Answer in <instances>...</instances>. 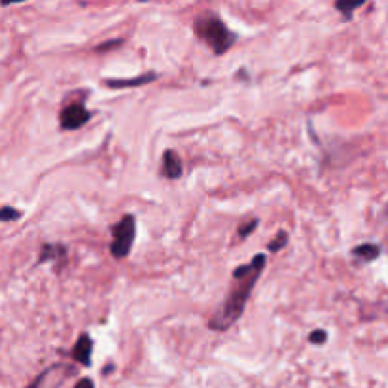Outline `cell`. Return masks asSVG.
<instances>
[{
    "instance_id": "6da1fadb",
    "label": "cell",
    "mask_w": 388,
    "mask_h": 388,
    "mask_svg": "<svg viewBox=\"0 0 388 388\" xmlns=\"http://www.w3.org/2000/svg\"><path fill=\"white\" fill-rule=\"evenodd\" d=\"M265 262H267V258L263 254H258V256H254V260L248 265H241L233 271L235 284L231 288V292L228 293L220 311L210 318V322H208L210 330L226 332L241 318V315L245 313L246 301L252 293V288L256 286L263 267H265Z\"/></svg>"
},
{
    "instance_id": "7a4b0ae2",
    "label": "cell",
    "mask_w": 388,
    "mask_h": 388,
    "mask_svg": "<svg viewBox=\"0 0 388 388\" xmlns=\"http://www.w3.org/2000/svg\"><path fill=\"white\" fill-rule=\"evenodd\" d=\"M193 29L199 38L203 40L216 56L230 51L233 42L237 38L216 14H203L201 17H197L193 23Z\"/></svg>"
},
{
    "instance_id": "3957f363",
    "label": "cell",
    "mask_w": 388,
    "mask_h": 388,
    "mask_svg": "<svg viewBox=\"0 0 388 388\" xmlns=\"http://www.w3.org/2000/svg\"><path fill=\"white\" fill-rule=\"evenodd\" d=\"M135 233L136 220L135 216H131V214H125L119 222L112 226L114 241H112L110 252L116 260H123V258L129 256L131 248H133V243H135Z\"/></svg>"
},
{
    "instance_id": "277c9868",
    "label": "cell",
    "mask_w": 388,
    "mask_h": 388,
    "mask_svg": "<svg viewBox=\"0 0 388 388\" xmlns=\"http://www.w3.org/2000/svg\"><path fill=\"white\" fill-rule=\"evenodd\" d=\"M91 118V112L84 106L82 103H72L69 106H64L63 112H61V127L66 129V131H72V129H80L84 127Z\"/></svg>"
},
{
    "instance_id": "5b68a950",
    "label": "cell",
    "mask_w": 388,
    "mask_h": 388,
    "mask_svg": "<svg viewBox=\"0 0 388 388\" xmlns=\"http://www.w3.org/2000/svg\"><path fill=\"white\" fill-rule=\"evenodd\" d=\"M161 165H163V175L169 180H176V178L182 176V159L175 150H167L163 154V163Z\"/></svg>"
},
{
    "instance_id": "8992f818",
    "label": "cell",
    "mask_w": 388,
    "mask_h": 388,
    "mask_svg": "<svg viewBox=\"0 0 388 388\" xmlns=\"http://www.w3.org/2000/svg\"><path fill=\"white\" fill-rule=\"evenodd\" d=\"M91 352H93V341L89 335H80V339L76 341L74 345V350H72V356L74 360H78L82 365H89L91 364Z\"/></svg>"
},
{
    "instance_id": "52a82bcc",
    "label": "cell",
    "mask_w": 388,
    "mask_h": 388,
    "mask_svg": "<svg viewBox=\"0 0 388 388\" xmlns=\"http://www.w3.org/2000/svg\"><path fill=\"white\" fill-rule=\"evenodd\" d=\"M158 76L151 72V74H143L141 78H133V80H106V86L112 89H121V88H133V86H144L151 80H156Z\"/></svg>"
},
{
    "instance_id": "ba28073f",
    "label": "cell",
    "mask_w": 388,
    "mask_h": 388,
    "mask_svg": "<svg viewBox=\"0 0 388 388\" xmlns=\"http://www.w3.org/2000/svg\"><path fill=\"white\" fill-rule=\"evenodd\" d=\"M352 254L360 258V260H364V262H373V260H377L380 254V246L377 245H372V243H365L362 246H356Z\"/></svg>"
},
{
    "instance_id": "9c48e42d",
    "label": "cell",
    "mask_w": 388,
    "mask_h": 388,
    "mask_svg": "<svg viewBox=\"0 0 388 388\" xmlns=\"http://www.w3.org/2000/svg\"><path fill=\"white\" fill-rule=\"evenodd\" d=\"M64 246L61 245H44L42 252H40V262H49V260H57V258H64Z\"/></svg>"
},
{
    "instance_id": "30bf717a",
    "label": "cell",
    "mask_w": 388,
    "mask_h": 388,
    "mask_svg": "<svg viewBox=\"0 0 388 388\" xmlns=\"http://www.w3.org/2000/svg\"><path fill=\"white\" fill-rule=\"evenodd\" d=\"M21 218V213L17 208H12V206H2L0 208V222H14V220H19Z\"/></svg>"
},
{
    "instance_id": "8fae6325",
    "label": "cell",
    "mask_w": 388,
    "mask_h": 388,
    "mask_svg": "<svg viewBox=\"0 0 388 388\" xmlns=\"http://www.w3.org/2000/svg\"><path fill=\"white\" fill-rule=\"evenodd\" d=\"M286 243H288V233H286V231H278L277 237L269 243V250L271 252H278V250L284 248Z\"/></svg>"
},
{
    "instance_id": "7c38bea8",
    "label": "cell",
    "mask_w": 388,
    "mask_h": 388,
    "mask_svg": "<svg viewBox=\"0 0 388 388\" xmlns=\"http://www.w3.org/2000/svg\"><path fill=\"white\" fill-rule=\"evenodd\" d=\"M362 4H364V2H350V4H349V2H337V4H335V8L341 10V12H343L345 16L349 17L350 12H352V10L360 8Z\"/></svg>"
},
{
    "instance_id": "4fadbf2b",
    "label": "cell",
    "mask_w": 388,
    "mask_h": 388,
    "mask_svg": "<svg viewBox=\"0 0 388 388\" xmlns=\"http://www.w3.org/2000/svg\"><path fill=\"white\" fill-rule=\"evenodd\" d=\"M326 339H328V333H326L324 330H315V332H311L309 335L311 343H317V345H324Z\"/></svg>"
},
{
    "instance_id": "5bb4252c",
    "label": "cell",
    "mask_w": 388,
    "mask_h": 388,
    "mask_svg": "<svg viewBox=\"0 0 388 388\" xmlns=\"http://www.w3.org/2000/svg\"><path fill=\"white\" fill-rule=\"evenodd\" d=\"M256 226H258V220H250L248 223H245V226H241V228H239V235H241L243 239L248 237V235L256 230Z\"/></svg>"
},
{
    "instance_id": "9a60e30c",
    "label": "cell",
    "mask_w": 388,
    "mask_h": 388,
    "mask_svg": "<svg viewBox=\"0 0 388 388\" xmlns=\"http://www.w3.org/2000/svg\"><path fill=\"white\" fill-rule=\"evenodd\" d=\"M74 388H95V385L91 379H80Z\"/></svg>"
},
{
    "instance_id": "2e32d148",
    "label": "cell",
    "mask_w": 388,
    "mask_h": 388,
    "mask_svg": "<svg viewBox=\"0 0 388 388\" xmlns=\"http://www.w3.org/2000/svg\"><path fill=\"white\" fill-rule=\"evenodd\" d=\"M387 214H388V206H387Z\"/></svg>"
}]
</instances>
